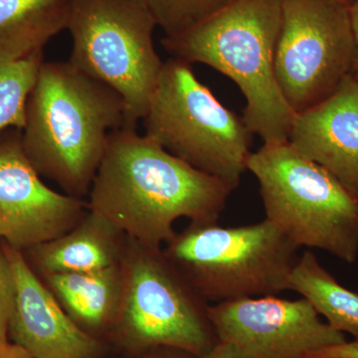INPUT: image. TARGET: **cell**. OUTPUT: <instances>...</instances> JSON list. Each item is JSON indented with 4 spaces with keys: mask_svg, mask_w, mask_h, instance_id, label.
<instances>
[{
    "mask_svg": "<svg viewBox=\"0 0 358 358\" xmlns=\"http://www.w3.org/2000/svg\"><path fill=\"white\" fill-rule=\"evenodd\" d=\"M122 298L114 326L136 350L166 348L199 357L218 343L202 298L164 255L126 236Z\"/></svg>",
    "mask_w": 358,
    "mask_h": 358,
    "instance_id": "8",
    "label": "cell"
},
{
    "mask_svg": "<svg viewBox=\"0 0 358 358\" xmlns=\"http://www.w3.org/2000/svg\"><path fill=\"white\" fill-rule=\"evenodd\" d=\"M71 320L86 333L114 326L122 298L121 264L85 273L41 275Z\"/></svg>",
    "mask_w": 358,
    "mask_h": 358,
    "instance_id": "15",
    "label": "cell"
},
{
    "mask_svg": "<svg viewBox=\"0 0 358 358\" xmlns=\"http://www.w3.org/2000/svg\"><path fill=\"white\" fill-rule=\"evenodd\" d=\"M43 63L44 51L14 62H0V134L24 129L28 98Z\"/></svg>",
    "mask_w": 358,
    "mask_h": 358,
    "instance_id": "18",
    "label": "cell"
},
{
    "mask_svg": "<svg viewBox=\"0 0 358 358\" xmlns=\"http://www.w3.org/2000/svg\"><path fill=\"white\" fill-rule=\"evenodd\" d=\"M145 134L167 152L236 189L247 171L253 133L195 76L192 64L164 62Z\"/></svg>",
    "mask_w": 358,
    "mask_h": 358,
    "instance_id": "6",
    "label": "cell"
},
{
    "mask_svg": "<svg viewBox=\"0 0 358 358\" xmlns=\"http://www.w3.org/2000/svg\"><path fill=\"white\" fill-rule=\"evenodd\" d=\"M288 291L300 294L334 331L358 338V294L339 284L313 252L296 259Z\"/></svg>",
    "mask_w": 358,
    "mask_h": 358,
    "instance_id": "17",
    "label": "cell"
},
{
    "mask_svg": "<svg viewBox=\"0 0 358 358\" xmlns=\"http://www.w3.org/2000/svg\"><path fill=\"white\" fill-rule=\"evenodd\" d=\"M126 112L124 99L109 85L69 60L44 61L28 98L23 150L40 176L84 199L110 134L126 128Z\"/></svg>",
    "mask_w": 358,
    "mask_h": 358,
    "instance_id": "2",
    "label": "cell"
},
{
    "mask_svg": "<svg viewBox=\"0 0 358 358\" xmlns=\"http://www.w3.org/2000/svg\"><path fill=\"white\" fill-rule=\"evenodd\" d=\"M338 1L343 2V3L350 4L352 3V0H338Z\"/></svg>",
    "mask_w": 358,
    "mask_h": 358,
    "instance_id": "26",
    "label": "cell"
},
{
    "mask_svg": "<svg viewBox=\"0 0 358 358\" xmlns=\"http://www.w3.org/2000/svg\"><path fill=\"white\" fill-rule=\"evenodd\" d=\"M0 358H32L25 350L14 343L0 345Z\"/></svg>",
    "mask_w": 358,
    "mask_h": 358,
    "instance_id": "23",
    "label": "cell"
},
{
    "mask_svg": "<svg viewBox=\"0 0 358 358\" xmlns=\"http://www.w3.org/2000/svg\"><path fill=\"white\" fill-rule=\"evenodd\" d=\"M233 190L147 134L122 128L110 134L87 206L127 237L162 248L178 219L217 222Z\"/></svg>",
    "mask_w": 358,
    "mask_h": 358,
    "instance_id": "1",
    "label": "cell"
},
{
    "mask_svg": "<svg viewBox=\"0 0 358 358\" xmlns=\"http://www.w3.org/2000/svg\"><path fill=\"white\" fill-rule=\"evenodd\" d=\"M73 0H0V62L44 51L67 30Z\"/></svg>",
    "mask_w": 358,
    "mask_h": 358,
    "instance_id": "16",
    "label": "cell"
},
{
    "mask_svg": "<svg viewBox=\"0 0 358 358\" xmlns=\"http://www.w3.org/2000/svg\"><path fill=\"white\" fill-rule=\"evenodd\" d=\"M166 37L176 36L208 20L232 0H145Z\"/></svg>",
    "mask_w": 358,
    "mask_h": 358,
    "instance_id": "19",
    "label": "cell"
},
{
    "mask_svg": "<svg viewBox=\"0 0 358 358\" xmlns=\"http://www.w3.org/2000/svg\"><path fill=\"white\" fill-rule=\"evenodd\" d=\"M350 20H352V24L353 28V33H355V41H357V69H358V0H352L350 6Z\"/></svg>",
    "mask_w": 358,
    "mask_h": 358,
    "instance_id": "25",
    "label": "cell"
},
{
    "mask_svg": "<svg viewBox=\"0 0 358 358\" xmlns=\"http://www.w3.org/2000/svg\"><path fill=\"white\" fill-rule=\"evenodd\" d=\"M152 358H196L188 353L180 352V350H173V348H157V353Z\"/></svg>",
    "mask_w": 358,
    "mask_h": 358,
    "instance_id": "24",
    "label": "cell"
},
{
    "mask_svg": "<svg viewBox=\"0 0 358 358\" xmlns=\"http://www.w3.org/2000/svg\"><path fill=\"white\" fill-rule=\"evenodd\" d=\"M14 303V280L10 264L0 248V345L8 343V326Z\"/></svg>",
    "mask_w": 358,
    "mask_h": 358,
    "instance_id": "20",
    "label": "cell"
},
{
    "mask_svg": "<svg viewBox=\"0 0 358 358\" xmlns=\"http://www.w3.org/2000/svg\"><path fill=\"white\" fill-rule=\"evenodd\" d=\"M157 26L145 0H73L69 61L122 96L128 129L143 121L162 74Z\"/></svg>",
    "mask_w": 358,
    "mask_h": 358,
    "instance_id": "7",
    "label": "cell"
},
{
    "mask_svg": "<svg viewBox=\"0 0 358 358\" xmlns=\"http://www.w3.org/2000/svg\"><path fill=\"white\" fill-rule=\"evenodd\" d=\"M357 63L350 4L338 0H282L275 73L294 114L333 95L355 74Z\"/></svg>",
    "mask_w": 358,
    "mask_h": 358,
    "instance_id": "9",
    "label": "cell"
},
{
    "mask_svg": "<svg viewBox=\"0 0 358 358\" xmlns=\"http://www.w3.org/2000/svg\"><path fill=\"white\" fill-rule=\"evenodd\" d=\"M14 280L8 336L32 358H95L100 345L70 319L23 256L4 246Z\"/></svg>",
    "mask_w": 358,
    "mask_h": 358,
    "instance_id": "12",
    "label": "cell"
},
{
    "mask_svg": "<svg viewBox=\"0 0 358 358\" xmlns=\"http://www.w3.org/2000/svg\"><path fill=\"white\" fill-rule=\"evenodd\" d=\"M306 358H358V338L308 353Z\"/></svg>",
    "mask_w": 358,
    "mask_h": 358,
    "instance_id": "21",
    "label": "cell"
},
{
    "mask_svg": "<svg viewBox=\"0 0 358 358\" xmlns=\"http://www.w3.org/2000/svg\"><path fill=\"white\" fill-rule=\"evenodd\" d=\"M196 358H251L230 343L218 341L208 352Z\"/></svg>",
    "mask_w": 358,
    "mask_h": 358,
    "instance_id": "22",
    "label": "cell"
},
{
    "mask_svg": "<svg viewBox=\"0 0 358 358\" xmlns=\"http://www.w3.org/2000/svg\"><path fill=\"white\" fill-rule=\"evenodd\" d=\"M288 143L358 197V82L353 75L326 100L296 115Z\"/></svg>",
    "mask_w": 358,
    "mask_h": 358,
    "instance_id": "13",
    "label": "cell"
},
{
    "mask_svg": "<svg viewBox=\"0 0 358 358\" xmlns=\"http://www.w3.org/2000/svg\"><path fill=\"white\" fill-rule=\"evenodd\" d=\"M208 313L218 341L236 346L251 358H306L348 341L303 298L238 299L210 305Z\"/></svg>",
    "mask_w": 358,
    "mask_h": 358,
    "instance_id": "10",
    "label": "cell"
},
{
    "mask_svg": "<svg viewBox=\"0 0 358 358\" xmlns=\"http://www.w3.org/2000/svg\"><path fill=\"white\" fill-rule=\"evenodd\" d=\"M124 242V233L88 210L72 229L27 251L41 275L94 272L120 265Z\"/></svg>",
    "mask_w": 358,
    "mask_h": 358,
    "instance_id": "14",
    "label": "cell"
},
{
    "mask_svg": "<svg viewBox=\"0 0 358 358\" xmlns=\"http://www.w3.org/2000/svg\"><path fill=\"white\" fill-rule=\"evenodd\" d=\"M353 76L355 77V79L357 80L358 82V69L355 70V74H353Z\"/></svg>",
    "mask_w": 358,
    "mask_h": 358,
    "instance_id": "27",
    "label": "cell"
},
{
    "mask_svg": "<svg viewBox=\"0 0 358 358\" xmlns=\"http://www.w3.org/2000/svg\"><path fill=\"white\" fill-rule=\"evenodd\" d=\"M88 211L83 199L47 186L26 157L21 131L0 134V238L17 250L55 239Z\"/></svg>",
    "mask_w": 358,
    "mask_h": 358,
    "instance_id": "11",
    "label": "cell"
},
{
    "mask_svg": "<svg viewBox=\"0 0 358 358\" xmlns=\"http://www.w3.org/2000/svg\"><path fill=\"white\" fill-rule=\"evenodd\" d=\"M266 218L299 248L327 252L346 264L358 258V197L288 143H264L250 154Z\"/></svg>",
    "mask_w": 358,
    "mask_h": 358,
    "instance_id": "4",
    "label": "cell"
},
{
    "mask_svg": "<svg viewBox=\"0 0 358 358\" xmlns=\"http://www.w3.org/2000/svg\"><path fill=\"white\" fill-rule=\"evenodd\" d=\"M299 249L267 219L239 227L192 222L162 248L210 305L288 291Z\"/></svg>",
    "mask_w": 358,
    "mask_h": 358,
    "instance_id": "5",
    "label": "cell"
},
{
    "mask_svg": "<svg viewBox=\"0 0 358 358\" xmlns=\"http://www.w3.org/2000/svg\"><path fill=\"white\" fill-rule=\"evenodd\" d=\"M282 0H232L217 13L176 36H164L171 55L213 68L229 77L246 100L243 121L264 143L288 141L294 110L275 73Z\"/></svg>",
    "mask_w": 358,
    "mask_h": 358,
    "instance_id": "3",
    "label": "cell"
}]
</instances>
